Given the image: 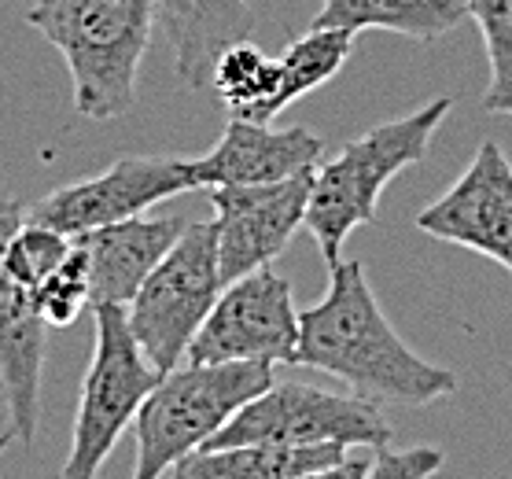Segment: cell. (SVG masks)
Returning a JSON list of instances; mask_svg holds the SVG:
<instances>
[{
    "label": "cell",
    "mask_w": 512,
    "mask_h": 479,
    "mask_svg": "<svg viewBox=\"0 0 512 479\" xmlns=\"http://www.w3.org/2000/svg\"><path fill=\"white\" fill-rule=\"evenodd\" d=\"M30 218L19 196H0V387L12 413V432L30 450L41 424V376H45L48 325L30 288L4 269V251L15 229Z\"/></svg>",
    "instance_id": "cell-12"
},
{
    "label": "cell",
    "mask_w": 512,
    "mask_h": 479,
    "mask_svg": "<svg viewBox=\"0 0 512 479\" xmlns=\"http://www.w3.org/2000/svg\"><path fill=\"white\" fill-rule=\"evenodd\" d=\"M34 299L48 328L74 325V321L82 317L85 306H93L89 303V255H85V247L78 244V240L70 247L67 262L37 288Z\"/></svg>",
    "instance_id": "cell-22"
},
{
    "label": "cell",
    "mask_w": 512,
    "mask_h": 479,
    "mask_svg": "<svg viewBox=\"0 0 512 479\" xmlns=\"http://www.w3.org/2000/svg\"><path fill=\"white\" fill-rule=\"evenodd\" d=\"M417 229L512 273V163L501 144H479L454 188L417 214Z\"/></svg>",
    "instance_id": "cell-11"
},
{
    "label": "cell",
    "mask_w": 512,
    "mask_h": 479,
    "mask_svg": "<svg viewBox=\"0 0 512 479\" xmlns=\"http://www.w3.org/2000/svg\"><path fill=\"white\" fill-rule=\"evenodd\" d=\"M15 439H19V435H15V432H0V457L8 454V446H12Z\"/></svg>",
    "instance_id": "cell-25"
},
{
    "label": "cell",
    "mask_w": 512,
    "mask_h": 479,
    "mask_svg": "<svg viewBox=\"0 0 512 479\" xmlns=\"http://www.w3.org/2000/svg\"><path fill=\"white\" fill-rule=\"evenodd\" d=\"M273 365L262 362H181L155 384L137 413V468L133 479H166L196 454L236 413L273 387Z\"/></svg>",
    "instance_id": "cell-4"
},
{
    "label": "cell",
    "mask_w": 512,
    "mask_h": 479,
    "mask_svg": "<svg viewBox=\"0 0 512 479\" xmlns=\"http://www.w3.org/2000/svg\"><path fill=\"white\" fill-rule=\"evenodd\" d=\"M468 19H476L487 45L490 82L483 93V111L512 115V0H465Z\"/></svg>",
    "instance_id": "cell-20"
},
{
    "label": "cell",
    "mask_w": 512,
    "mask_h": 479,
    "mask_svg": "<svg viewBox=\"0 0 512 479\" xmlns=\"http://www.w3.org/2000/svg\"><path fill=\"white\" fill-rule=\"evenodd\" d=\"M325 155V141L314 129L288 126L277 129L273 122H244L229 118L218 144L199 159H188L196 188L222 185H273L295 174L317 170Z\"/></svg>",
    "instance_id": "cell-13"
},
{
    "label": "cell",
    "mask_w": 512,
    "mask_h": 479,
    "mask_svg": "<svg viewBox=\"0 0 512 479\" xmlns=\"http://www.w3.org/2000/svg\"><path fill=\"white\" fill-rule=\"evenodd\" d=\"M188 159H155V155H122L104 174L74 181L45 199L30 203V222L52 225L67 236H82L104 225L129 222L170 196L192 192Z\"/></svg>",
    "instance_id": "cell-9"
},
{
    "label": "cell",
    "mask_w": 512,
    "mask_h": 479,
    "mask_svg": "<svg viewBox=\"0 0 512 479\" xmlns=\"http://www.w3.org/2000/svg\"><path fill=\"white\" fill-rule=\"evenodd\" d=\"M26 23L67 63L78 115L111 122L133 111L159 0H34Z\"/></svg>",
    "instance_id": "cell-2"
},
{
    "label": "cell",
    "mask_w": 512,
    "mask_h": 479,
    "mask_svg": "<svg viewBox=\"0 0 512 479\" xmlns=\"http://www.w3.org/2000/svg\"><path fill=\"white\" fill-rule=\"evenodd\" d=\"M354 37L358 34H350V30H325V26H310V34L295 37L277 56L280 89L277 100H273V111L280 115L295 100H303L306 93L332 82L347 67L350 52H354Z\"/></svg>",
    "instance_id": "cell-19"
},
{
    "label": "cell",
    "mask_w": 512,
    "mask_h": 479,
    "mask_svg": "<svg viewBox=\"0 0 512 479\" xmlns=\"http://www.w3.org/2000/svg\"><path fill=\"white\" fill-rule=\"evenodd\" d=\"M365 472H369V461H354V457H347L343 465L325 468V472H310V476H299V479H365Z\"/></svg>",
    "instance_id": "cell-24"
},
{
    "label": "cell",
    "mask_w": 512,
    "mask_h": 479,
    "mask_svg": "<svg viewBox=\"0 0 512 479\" xmlns=\"http://www.w3.org/2000/svg\"><path fill=\"white\" fill-rule=\"evenodd\" d=\"M347 461L343 446H203L174 465L170 479H299Z\"/></svg>",
    "instance_id": "cell-16"
},
{
    "label": "cell",
    "mask_w": 512,
    "mask_h": 479,
    "mask_svg": "<svg viewBox=\"0 0 512 479\" xmlns=\"http://www.w3.org/2000/svg\"><path fill=\"white\" fill-rule=\"evenodd\" d=\"M295 351H299L295 295L288 277L266 266L225 284L199 336L192 339L185 362L295 365Z\"/></svg>",
    "instance_id": "cell-8"
},
{
    "label": "cell",
    "mask_w": 512,
    "mask_h": 479,
    "mask_svg": "<svg viewBox=\"0 0 512 479\" xmlns=\"http://www.w3.org/2000/svg\"><path fill=\"white\" fill-rule=\"evenodd\" d=\"M450 107H454L450 96H435L431 104L380 122L369 133L347 141L343 152L317 166L310 207H306V229L328 266H336L343 258V244L354 229L376 222L384 188L402 170L424 163L428 144L435 141Z\"/></svg>",
    "instance_id": "cell-3"
},
{
    "label": "cell",
    "mask_w": 512,
    "mask_h": 479,
    "mask_svg": "<svg viewBox=\"0 0 512 479\" xmlns=\"http://www.w3.org/2000/svg\"><path fill=\"white\" fill-rule=\"evenodd\" d=\"M159 23L174 52L177 78L188 89H207L222 48L251 30V0H159Z\"/></svg>",
    "instance_id": "cell-15"
},
{
    "label": "cell",
    "mask_w": 512,
    "mask_h": 479,
    "mask_svg": "<svg viewBox=\"0 0 512 479\" xmlns=\"http://www.w3.org/2000/svg\"><path fill=\"white\" fill-rule=\"evenodd\" d=\"M70 247H74V236L59 233L52 225H41V222H30L26 218L15 236L8 240V251H4V269L12 273L15 281L37 292L41 284L56 273L63 262H67Z\"/></svg>",
    "instance_id": "cell-21"
},
{
    "label": "cell",
    "mask_w": 512,
    "mask_h": 479,
    "mask_svg": "<svg viewBox=\"0 0 512 479\" xmlns=\"http://www.w3.org/2000/svg\"><path fill=\"white\" fill-rule=\"evenodd\" d=\"M310 188H314V170L288 181H273V185L210 188L225 284L277 262L295 229L306 225Z\"/></svg>",
    "instance_id": "cell-10"
},
{
    "label": "cell",
    "mask_w": 512,
    "mask_h": 479,
    "mask_svg": "<svg viewBox=\"0 0 512 479\" xmlns=\"http://www.w3.org/2000/svg\"><path fill=\"white\" fill-rule=\"evenodd\" d=\"M443 468V450L435 446H409V450H376L365 479H431Z\"/></svg>",
    "instance_id": "cell-23"
},
{
    "label": "cell",
    "mask_w": 512,
    "mask_h": 479,
    "mask_svg": "<svg viewBox=\"0 0 512 479\" xmlns=\"http://www.w3.org/2000/svg\"><path fill=\"white\" fill-rule=\"evenodd\" d=\"M222 288L218 229L214 222L188 225L181 240L170 247V255L152 269L137 299L126 306L140 351L163 376L188 358V347L210 317Z\"/></svg>",
    "instance_id": "cell-6"
},
{
    "label": "cell",
    "mask_w": 512,
    "mask_h": 479,
    "mask_svg": "<svg viewBox=\"0 0 512 479\" xmlns=\"http://www.w3.org/2000/svg\"><path fill=\"white\" fill-rule=\"evenodd\" d=\"M188 229L185 218H129L74 236L89 255V303L129 306Z\"/></svg>",
    "instance_id": "cell-14"
},
{
    "label": "cell",
    "mask_w": 512,
    "mask_h": 479,
    "mask_svg": "<svg viewBox=\"0 0 512 479\" xmlns=\"http://www.w3.org/2000/svg\"><path fill=\"white\" fill-rule=\"evenodd\" d=\"M468 19L465 0H325L314 26L325 30H387L409 41H435Z\"/></svg>",
    "instance_id": "cell-17"
},
{
    "label": "cell",
    "mask_w": 512,
    "mask_h": 479,
    "mask_svg": "<svg viewBox=\"0 0 512 479\" xmlns=\"http://www.w3.org/2000/svg\"><path fill=\"white\" fill-rule=\"evenodd\" d=\"M295 365L317 369L376 402L431 406L457 391V376L420 358L376 303L365 266L339 258L328 266V292L321 303L299 310Z\"/></svg>",
    "instance_id": "cell-1"
},
{
    "label": "cell",
    "mask_w": 512,
    "mask_h": 479,
    "mask_svg": "<svg viewBox=\"0 0 512 479\" xmlns=\"http://www.w3.org/2000/svg\"><path fill=\"white\" fill-rule=\"evenodd\" d=\"M395 439V428L384 417L376 398L336 395L299 380H273L258 398H251L210 446H369L384 450Z\"/></svg>",
    "instance_id": "cell-7"
},
{
    "label": "cell",
    "mask_w": 512,
    "mask_h": 479,
    "mask_svg": "<svg viewBox=\"0 0 512 479\" xmlns=\"http://www.w3.org/2000/svg\"><path fill=\"white\" fill-rule=\"evenodd\" d=\"M93 362L85 369L70 454L59 479H96L122 432L137 421L163 373L155 369L129 328L126 306H96Z\"/></svg>",
    "instance_id": "cell-5"
},
{
    "label": "cell",
    "mask_w": 512,
    "mask_h": 479,
    "mask_svg": "<svg viewBox=\"0 0 512 479\" xmlns=\"http://www.w3.org/2000/svg\"><path fill=\"white\" fill-rule=\"evenodd\" d=\"M210 89L218 96L229 118H244V122H273V100L280 89V63L266 56L255 41H233L222 48V56L214 59L210 71Z\"/></svg>",
    "instance_id": "cell-18"
}]
</instances>
